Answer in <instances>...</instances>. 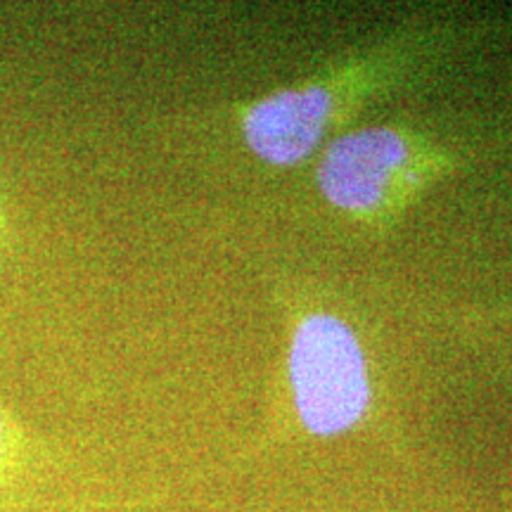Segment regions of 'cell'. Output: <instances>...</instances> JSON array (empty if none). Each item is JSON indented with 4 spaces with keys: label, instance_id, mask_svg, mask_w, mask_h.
Returning a JSON list of instances; mask_svg holds the SVG:
<instances>
[{
    "label": "cell",
    "instance_id": "obj_2",
    "mask_svg": "<svg viewBox=\"0 0 512 512\" xmlns=\"http://www.w3.org/2000/svg\"><path fill=\"white\" fill-rule=\"evenodd\" d=\"M408 162V145L392 128H363L337 138L318 166V185L344 211L380 207Z\"/></svg>",
    "mask_w": 512,
    "mask_h": 512
},
{
    "label": "cell",
    "instance_id": "obj_5",
    "mask_svg": "<svg viewBox=\"0 0 512 512\" xmlns=\"http://www.w3.org/2000/svg\"><path fill=\"white\" fill-rule=\"evenodd\" d=\"M0 235H3V216H0Z\"/></svg>",
    "mask_w": 512,
    "mask_h": 512
},
{
    "label": "cell",
    "instance_id": "obj_3",
    "mask_svg": "<svg viewBox=\"0 0 512 512\" xmlns=\"http://www.w3.org/2000/svg\"><path fill=\"white\" fill-rule=\"evenodd\" d=\"M330 110L332 100L325 88L273 93L247 112L245 138L264 162L297 164L320 143Z\"/></svg>",
    "mask_w": 512,
    "mask_h": 512
},
{
    "label": "cell",
    "instance_id": "obj_4",
    "mask_svg": "<svg viewBox=\"0 0 512 512\" xmlns=\"http://www.w3.org/2000/svg\"><path fill=\"white\" fill-rule=\"evenodd\" d=\"M0 446H3V425H0Z\"/></svg>",
    "mask_w": 512,
    "mask_h": 512
},
{
    "label": "cell",
    "instance_id": "obj_1",
    "mask_svg": "<svg viewBox=\"0 0 512 512\" xmlns=\"http://www.w3.org/2000/svg\"><path fill=\"white\" fill-rule=\"evenodd\" d=\"M290 382L299 418L320 437L351 430L370 406L366 356L354 330L332 313H313L299 323Z\"/></svg>",
    "mask_w": 512,
    "mask_h": 512
}]
</instances>
